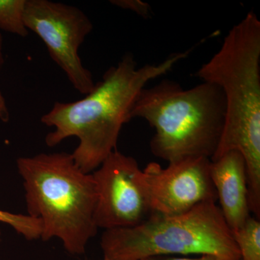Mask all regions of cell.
<instances>
[{
    "label": "cell",
    "mask_w": 260,
    "mask_h": 260,
    "mask_svg": "<svg viewBox=\"0 0 260 260\" xmlns=\"http://www.w3.org/2000/svg\"><path fill=\"white\" fill-rule=\"evenodd\" d=\"M140 260H224L216 256L210 255L198 256L197 257H186L177 256H155Z\"/></svg>",
    "instance_id": "14"
},
{
    "label": "cell",
    "mask_w": 260,
    "mask_h": 260,
    "mask_svg": "<svg viewBox=\"0 0 260 260\" xmlns=\"http://www.w3.org/2000/svg\"><path fill=\"white\" fill-rule=\"evenodd\" d=\"M25 27L40 38L53 61L79 93L87 95L95 83L79 56L80 46L93 28L91 20L76 7L50 0H25Z\"/></svg>",
    "instance_id": "6"
},
{
    "label": "cell",
    "mask_w": 260,
    "mask_h": 260,
    "mask_svg": "<svg viewBox=\"0 0 260 260\" xmlns=\"http://www.w3.org/2000/svg\"><path fill=\"white\" fill-rule=\"evenodd\" d=\"M17 168L23 181L27 215L42 225L41 239L57 238L70 254H84L99 229L92 174L83 172L72 153L65 152L20 157Z\"/></svg>",
    "instance_id": "4"
},
{
    "label": "cell",
    "mask_w": 260,
    "mask_h": 260,
    "mask_svg": "<svg viewBox=\"0 0 260 260\" xmlns=\"http://www.w3.org/2000/svg\"><path fill=\"white\" fill-rule=\"evenodd\" d=\"M104 260H107V259H104Z\"/></svg>",
    "instance_id": "16"
},
{
    "label": "cell",
    "mask_w": 260,
    "mask_h": 260,
    "mask_svg": "<svg viewBox=\"0 0 260 260\" xmlns=\"http://www.w3.org/2000/svg\"><path fill=\"white\" fill-rule=\"evenodd\" d=\"M25 0H0V29L25 38L29 30L23 20Z\"/></svg>",
    "instance_id": "11"
},
{
    "label": "cell",
    "mask_w": 260,
    "mask_h": 260,
    "mask_svg": "<svg viewBox=\"0 0 260 260\" xmlns=\"http://www.w3.org/2000/svg\"><path fill=\"white\" fill-rule=\"evenodd\" d=\"M101 247L107 260L190 254L241 260L232 230L213 202L177 215L153 213L135 226L104 231Z\"/></svg>",
    "instance_id": "5"
},
{
    "label": "cell",
    "mask_w": 260,
    "mask_h": 260,
    "mask_svg": "<svg viewBox=\"0 0 260 260\" xmlns=\"http://www.w3.org/2000/svg\"><path fill=\"white\" fill-rule=\"evenodd\" d=\"M92 175L96 189L94 218L98 229L135 226L153 213L136 159L114 150Z\"/></svg>",
    "instance_id": "7"
},
{
    "label": "cell",
    "mask_w": 260,
    "mask_h": 260,
    "mask_svg": "<svg viewBox=\"0 0 260 260\" xmlns=\"http://www.w3.org/2000/svg\"><path fill=\"white\" fill-rule=\"evenodd\" d=\"M210 159L190 158L169 162L167 167L152 162L142 170L152 212L177 215L203 203H217L210 173Z\"/></svg>",
    "instance_id": "8"
},
{
    "label": "cell",
    "mask_w": 260,
    "mask_h": 260,
    "mask_svg": "<svg viewBox=\"0 0 260 260\" xmlns=\"http://www.w3.org/2000/svg\"><path fill=\"white\" fill-rule=\"evenodd\" d=\"M195 76L218 85L226 105L220 143L211 160L229 151L246 162L250 211L260 217V21L249 12Z\"/></svg>",
    "instance_id": "2"
},
{
    "label": "cell",
    "mask_w": 260,
    "mask_h": 260,
    "mask_svg": "<svg viewBox=\"0 0 260 260\" xmlns=\"http://www.w3.org/2000/svg\"><path fill=\"white\" fill-rule=\"evenodd\" d=\"M5 63L4 53H3V38L0 32V69L3 68Z\"/></svg>",
    "instance_id": "15"
},
{
    "label": "cell",
    "mask_w": 260,
    "mask_h": 260,
    "mask_svg": "<svg viewBox=\"0 0 260 260\" xmlns=\"http://www.w3.org/2000/svg\"><path fill=\"white\" fill-rule=\"evenodd\" d=\"M210 173L222 215L232 232L237 230L251 216L244 157L227 152L210 160Z\"/></svg>",
    "instance_id": "9"
},
{
    "label": "cell",
    "mask_w": 260,
    "mask_h": 260,
    "mask_svg": "<svg viewBox=\"0 0 260 260\" xmlns=\"http://www.w3.org/2000/svg\"><path fill=\"white\" fill-rule=\"evenodd\" d=\"M191 51L175 53L158 64L140 68L133 54H126L83 99L55 102L42 116L43 124L54 128L46 136V144L54 147L68 138H78L79 144L72 155L83 172L92 174L116 150L121 128L130 121L140 92L150 80L171 71Z\"/></svg>",
    "instance_id": "1"
},
{
    "label": "cell",
    "mask_w": 260,
    "mask_h": 260,
    "mask_svg": "<svg viewBox=\"0 0 260 260\" xmlns=\"http://www.w3.org/2000/svg\"><path fill=\"white\" fill-rule=\"evenodd\" d=\"M111 3L121 9L130 10L145 19L150 18L152 15L150 5L140 0H112Z\"/></svg>",
    "instance_id": "13"
},
{
    "label": "cell",
    "mask_w": 260,
    "mask_h": 260,
    "mask_svg": "<svg viewBox=\"0 0 260 260\" xmlns=\"http://www.w3.org/2000/svg\"><path fill=\"white\" fill-rule=\"evenodd\" d=\"M226 105L218 85L203 82L184 89L164 80L138 94L130 120L144 119L155 134L152 153L168 162L190 158L211 160L224 129Z\"/></svg>",
    "instance_id": "3"
},
{
    "label": "cell",
    "mask_w": 260,
    "mask_h": 260,
    "mask_svg": "<svg viewBox=\"0 0 260 260\" xmlns=\"http://www.w3.org/2000/svg\"><path fill=\"white\" fill-rule=\"evenodd\" d=\"M241 260H260V221L249 217L246 223L232 232Z\"/></svg>",
    "instance_id": "10"
},
{
    "label": "cell",
    "mask_w": 260,
    "mask_h": 260,
    "mask_svg": "<svg viewBox=\"0 0 260 260\" xmlns=\"http://www.w3.org/2000/svg\"><path fill=\"white\" fill-rule=\"evenodd\" d=\"M0 222L8 224L28 241L41 239L42 225L37 218L28 215L10 213L0 210ZM1 243V232H0Z\"/></svg>",
    "instance_id": "12"
}]
</instances>
